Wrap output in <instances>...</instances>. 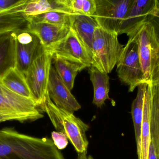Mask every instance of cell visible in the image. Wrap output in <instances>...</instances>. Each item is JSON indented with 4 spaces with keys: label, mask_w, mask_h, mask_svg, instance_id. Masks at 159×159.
I'll use <instances>...</instances> for the list:
<instances>
[{
    "label": "cell",
    "mask_w": 159,
    "mask_h": 159,
    "mask_svg": "<svg viewBox=\"0 0 159 159\" xmlns=\"http://www.w3.org/2000/svg\"><path fill=\"white\" fill-rule=\"evenodd\" d=\"M39 108L47 114L57 131L66 135L77 152L78 159H87L89 142L86 132L89 128V125L75 116L73 113L56 106L48 92Z\"/></svg>",
    "instance_id": "1"
},
{
    "label": "cell",
    "mask_w": 159,
    "mask_h": 159,
    "mask_svg": "<svg viewBox=\"0 0 159 159\" xmlns=\"http://www.w3.org/2000/svg\"><path fill=\"white\" fill-rule=\"evenodd\" d=\"M1 130L13 147L10 159H65L50 138L29 136L12 128H4Z\"/></svg>",
    "instance_id": "2"
},
{
    "label": "cell",
    "mask_w": 159,
    "mask_h": 159,
    "mask_svg": "<svg viewBox=\"0 0 159 159\" xmlns=\"http://www.w3.org/2000/svg\"><path fill=\"white\" fill-rule=\"evenodd\" d=\"M118 35L117 33L96 27L93 41L91 66L102 72L108 74L112 72L124 49L119 41Z\"/></svg>",
    "instance_id": "3"
},
{
    "label": "cell",
    "mask_w": 159,
    "mask_h": 159,
    "mask_svg": "<svg viewBox=\"0 0 159 159\" xmlns=\"http://www.w3.org/2000/svg\"><path fill=\"white\" fill-rule=\"evenodd\" d=\"M138 55L144 83H159V42L151 23L148 21L135 32Z\"/></svg>",
    "instance_id": "4"
},
{
    "label": "cell",
    "mask_w": 159,
    "mask_h": 159,
    "mask_svg": "<svg viewBox=\"0 0 159 159\" xmlns=\"http://www.w3.org/2000/svg\"><path fill=\"white\" fill-rule=\"evenodd\" d=\"M53 59L52 53L42 45L25 74L33 99L39 108L47 92Z\"/></svg>",
    "instance_id": "5"
},
{
    "label": "cell",
    "mask_w": 159,
    "mask_h": 159,
    "mask_svg": "<svg viewBox=\"0 0 159 159\" xmlns=\"http://www.w3.org/2000/svg\"><path fill=\"white\" fill-rule=\"evenodd\" d=\"M0 115L20 122L35 121L44 116L33 100L14 93L3 85L1 79Z\"/></svg>",
    "instance_id": "6"
},
{
    "label": "cell",
    "mask_w": 159,
    "mask_h": 159,
    "mask_svg": "<svg viewBox=\"0 0 159 159\" xmlns=\"http://www.w3.org/2000/svg\"><path fill=\"white\" fill-rule=\"evenodd\" d=\"M116 66L118 77L129 87V92H133L140 84L144 83L135 33L129 37Z\"/></svg>",
    "instance_id": "7"
},
{
    "label": "cell",
    "mask_w": 159,
    "mask_h": 159,
    "mask_svg": "<svg viewBox=\"0 0 159 159\" xmlns=\"http://www.w3.org/2000/svg\"><path fill=\"white\" fill-rule=\"evenodd\" d=\"M133 0H95L93 17L99 27L118 34Z\"/></svg>",
    "instance_id": "8"
},
{
    "label": "cell",
    "mask_w": 159,
    "mask_h": 159,
    "mask_svg": "<svg viewBox=\"0 0 159 159\" xmlns=\"http://www.w3.org/2000/svg\"><path fill=\"white\" fill-rule=\"evenodd\" d=\"M47 49L53 57L83 64L87 68L91 66V55L71 28L64 38Z\"/></svg>",
    "instance_id": "9"
},
{
    "label": "cell",
    "mask_w": 159,
    "mask_h": 159,
    "mask_svg": "<svg viewBox=\"0 0 159 159\" xmlns=\"http://www.w3.org/2000/svg\"><path fill=\"white\" fill-rule=\"evenodd\" d=\"M157 0H133L120 29L118 35L132 36L156 13Z\"/></svg>",
    "instance_id": "10"
},
{
    "label": "cell",
    "mask_w": 159,
    "mask_h": 159,
    "mask_svg": "<svg viewBox=\"0 0 159 159\" xmlns=\"http://www.w3.org/2000/svg\"><path fill=\"white\" fill-rule=\"evenodd\" d=\"M16 39V67L26 73L42 44L39 38L25 29L14 32Z\"/></svg>",
    "instance_id": "11"
},
{
    "label": "cell",
    "mask_w": 159,
    "mask_h": 159,
    "mask_svg": "<svg viewBox=\"0 0 159 159\" xmlns=\"http://www.w3.org/2000/svg\"><path fill=\"white\" fill-rule=\"evenodd\" d=\"M47 92L52 101L59 108L71 113L81 108L71 91L59 76L52 65L49 74Z\"/></svg>",
    "instance_id": "12"
},
{
    "label": "cell",
    "mask_w": 159,
    "mask_h": 159,
    "mask_svg": "<svg viewBox=\"0 0 159 159\" xmlns=\"http://www.w3.org/2000/svg\"><path fill=\"white\" fill-rule=\"evenodd\" d=\"M70 26L67 24H53L28 22L26 30L35 35L46 48L60 41L68 35Z\"/></svg>",
    "instance_id": "13"
},
{
    "label": "cell",
    "mask_w": 159,
    "mask_h": 159,
    "mask_svg": "<svg viewBox=\"0 0 159 159\" xmlns=\"http://www.w3.org/2000/svg\"><path fill=\"white\" fill-rule=\"evenodd\" d=\"M98 26L92 16L84 15H71L70 28L91 55H92V45L94 31Z\"/></svg>",
    "instance_id": "14"
},
{
    "label": "cell",
    "mask_w": 159,
    "mask_h": 159,
    "mask_svg": "<svg viewBox=\"0 0 159 159\" xmlns=\"http://www.w3.org/2000/svg\"><path fill=\"white\" fill-rule=\"evenodd\" d=\"M27 0H21L16 6L0 12V35L25 29L28 21L22 10Z\"/></svg>",
    "instance_id": "15"
},
{
    "label": "cell",
    "mask_w": 159,
    "mask_h": 159,
    "mask_svg": "<svg viewBox=\"0 0 159 159\" xmlns=\"http://www.w3.org/2000/svg\"><path fill=\"white\" fill-rule=\"evenodd\" d=\"M89 73L93 88V104L98 108H101L105 101L109 99L110 77L108 74L102 72L92 66L89 67Z\"/></svg>",
    "instance_id": "16"
},
{
    "label": "cell",
    "mask_w": 159,
    "mask_h": 159,
    "mask_svg": "<svg viewBox=\"0 0 159 159\" xmlns=\"http://www.w3.org/2000/svg\"><path fill=\"white\" fill-rule=\"evenodd\" d=\"M16 39L14 32L0 35V78L16 67Z\"/></svg>",
    "instance_id": "17"
},
{
    "label": "cell",
    "mask_w": 159,
    "mask_h": 159,
    "mask_svg": "<svg viewBox=\"0 0 159 159\" xmlns=\"http://www.w3.org/2000/svg\"><path fill=\"white\" fill-rule=\"evenodd\" d=\"M148 85V84L146 83H142L137 87V95L132 105L131 115L134 126L138 157L140 156L141 151V133L144 105Z\"/></svg>",
    "instance_id": "18"
},
{
    "label": "cell",
    "mask_w": 159,
    "mask_h": 159,
    "mask_svg": "<svg viewBox=\"0 0 159 159\" xmlns=\"http://www.w3.org/2000/svg\"><path fill=\"white\" fill-rule=\"evenodd\" d=\"M0 79L3 85L14 93L33 100L25 75L16 67L9 69Z\"/></svg>",
    "instance_id": "19"
},
{
    "label": "cell",
    "mask_w": 159,
    "mask_h": 159,
    "mask_svg": "<svg viewBox=\"0 0 159 159\" xmlns=\"http://www.w3.org/2000/svg\"><path fill=\"white\" fill-rule=\"evenodd\" d=\"M54 68L61 80L70 91L73 89L75 80L79 72L87 68L83 64L53 57Z\"/></svg>",
    "instance_id": "20"
},
{
    "label": "cell",
    "mask_w": 159,
    "mask_h": 159,
    "mask_svg": "<svg viewBox=\"0 0 159 159\" xmlns=\"http://www.w3.org/2000/svg\"><path fill=\"white\" fill-rule=\"evenodd\" d=\"M150 86V137L159 159V83Z\"/></svg>",
    "instance_id": "21"
},
{
    "label": "cell",
    "mask_w": 159,
    "mask_h": 159,
    "mask_svg": "<svg viewBox=\"0 0 159 159\" xmlns=\"http://www.w3.org/2000/svg\"><path fill=\"white\" fill-rule=\"evenodd\" d=\"M151 90L148 85L145 97L141 133V151L138 159H148V150L151 142L150 131V105Z\"/></svg>",
    "instance_id": "22"
},
{
    "label": "cell",
    "mask_w": 159,
    "mask_h": 159,
    "mask_svg": "<svg viewBox=\"0 0 159 159\" xmlns=\"http://www.w3.org/2000/svg\"><path fill=\"white\" fill-rule=\"evenodd\" d=\"M64 13L70 15L93 16L95 11V0H57Z\"/></svg>",
    "instance_id": "23"
},
{
    "label": "cell",
    "mask_w": 159,
    "mask_h": 159,
    "mask_svg": "<svg viewBox=\"0 0 159 159\" xmlns=\"http://www.w3.org/2000/svg\"><path fill=\"white\" fill-rule=\"evenodd\" d=\"M53 11L63 12L57 0H27L22 12L27 18Z\"/></svg>",
    "instance_id": "24"
},
{
    "label": "cell",
    "mask_w": 159,
    "mask_h": 159,
    "mask_svg": "<svg viewBox=\"0 0 159 159\" xmlns=\"http://www.w3.org/2000/svg\"><path fill=\"white\" fill-rule=\"evenodd\" d=\"M70 14L59 11H49L27 18L28 22L53 24H67L70 26Z\"/></svg>",
    "instance_id": "25"
},
{
    "label": "cell",
    "mask_w": 159,
    "mask_h": 159,
    "mask_svg": "<svg viewBox=\"0 0 159 159\" xmlns=\"http://www.w3.org/2000/svg\"><path fill=\"white\" fill-rule=\"evenodd\" d=\"M51 137L54 144L59 150L65 149L68 146L69 140L64 133L53 131L51 133Z\"/></svg>",
    "instance_id": "26"
},
{
    "label": "cell",
    "mask_w": 159,
    "mask_h": 159,
    "mask_svg": "<svg viewBox=\"0 0 159 159\" xmlns=\"http://www.w3.org/2000/svg\"><path fill=\"white\" fill-rule=\"evenodd\" d=\"M148 21L153 26L155 34L159 42V3L156 13L150 17Z\"/></svg>",
    "instance_id": "27"
},
{
    "label": "cell",
    "mask_w": 159,
    "mask_h": 159,
    "mask_svg": "<svg viewBox=\"0 0 159 159\" xmlns=\"http://www.w3.org/2000/svg\"><path fill=\"white\" fill-rule=\"evenodd\" d=\"M21 0H0V12L12 8L20 2Z\"/></svg>",
    "instance_id": "28"
},
{
    "label": "cell",
    "mask_w": 159,
    "mask_h": 159,
    "mask_svg": "<svg viewBox=\"0 0 159 159\" xmlns=\"http://www.w3.org/2000/svg\"><path fill=\"white\" fill-rule=\"evenodd\" d=\"M148 159H159L155 147L152 141L150 142Z\"/></svg>",
    "instance_id": "29"
},
{
    "label": "cell",
    "mask_w": 159,
    "mask_h": 159,
    "mask_svg": "<svg viewBox=\"0 0 159 159\" xmlns=\"http://www.w3.org/2000/svg\"><path fill=\"white\" fill-rule=\"evenodd\" d=\"M11 120H13V119L11 118L0 115V123L3 122H5V121H11Z\"/></svg>",
    "instance_id": "30"
},
{
    "label": "cell",
    "mask_w": 159,
    "mask_h": 159,
    "mask_svg": "<svg viewBox=\"0 0 159 159\" xmlns=\"http://www.w3.org/2000/svg\"><path fill=\"white\" fill-rule=\"evenodd\" d=\"M86 159H94L91 156H88V157H87V158Z\"/></svg>",
    "instance_id": "31"
}]
</instances>
